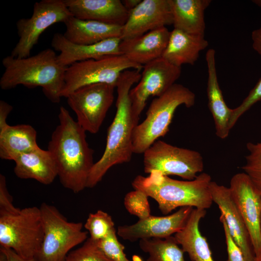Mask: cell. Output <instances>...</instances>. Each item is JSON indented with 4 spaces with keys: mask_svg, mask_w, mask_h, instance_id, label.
<instances>
[{
    "mask_svg": "<svg viewBox=\"0 0 261 261\" xmlns=\"http://www.w3.org/2000/svg\"><path fill=\"white\" fill-rule=\"evenodd\" d=\"M58 117L59 124L51 134L47 150L55 160L61 185L79 193L87 188L95 163L93 151L87 141L86 131L62 106Z\"/></svg>",
    "mask_w": 261,
    "mask_h": 261,
    "instance_id": "6da1fadb",
    "label": "cell"
},
{
    "mask_svg": "<svg viewBox=\"0 0 261 261\" xmlns=\"http://www.w3.org/2000/svg\"><path fill=\"white\" fill-rule=\"evenodd\" d=\"M140 72L127 70L119 76L116 86V113L107 130L104 151L91 170L87 188L96 186L112 166L129 162L131 160L133 153L132 133L138 124L132 116L129 92L132 86L140 80Z\"/></svg>",
    "mask_w": 261,
    "mask_h": 261,
    "instance_id": "7a4b0ae2",
    "label": "cell"
},
{
    "mask_svg": "<svg viewBox=\"0 0 261 261\" xmlns=\"http://www.w3.org/2000/svg\"><path fill=\"white\" fill-rule=\"evenodd\" d=\"M57 56L52 49L46 48L24 58L6 56L2 60L4 71L0 88L8 90L20 85L29 88L40 87L49 100L59 103L67 67L59 64Z\"/></svg>",
    "mask_w": 261,
    "mask_h": 261,
    "instance_id": "3957f363",
    "label": "cell"
},
{
    "mask_svg": "<svg viewBox=\"0 0 261 261\" xmlns=\"http://www.w3.org/2000/svg\"><path fill=\"white\" fill-rule=\"evenodd\" d=\"M211 181L210 175L206 173L193 180L182 181L154 171L146 177L137 175L131 184L134 189L154 199L161 212L166 215L179 207L209 208L213 202L209 188Z\"/></svg>",
    "mask_w": 261,
    "mask_h": 261,
    "instance_id": "277c9868",
    "label": "cell"
},
{
    "mask_svg": "<svg viewBox=\"0 0 261 261\" xmlns=\"http://www.w3.org/2000/svg\"><path fill=\"white\" fill-rule=\"evenodd\" d=\"M195 102V94L187 87L176 83L153 99L145 120L133 129V153H144L160 137L166 134L174 112L179 106L184 105L190 108Z\"/></svg>",
    "mask_w": 261,
    "mask_h": 261,
    "instance_id": "5b68a950",
    "label": "cell"
},
{
    "mask_svg": "<svg viewBox=\"0 0 261 261\" xmlns=\"http://www.w3.org/2000/svg\"><path fill=\"white\" fill-rule=\"evenodd\" d=\"M44 235L36 261H63L74 247L85 242L88 232L81 222H70L54 206L43 203L39 207Z\"/></svg>",
    "mask_w": 261,
    "mask_h": 261,
    "instance_id": "8992f818",
    "label": "cell"
},
{
    "mask_svg": "<svg viewBox=\"0 0 261 261\" xmlns=\"http://www.w3.org/2000/svg\"><path fill=\"white\" fill-rule=\"evenodd\" d=\"M39 207L20 209L14 214H0V245L25 259H35L43 239Z\"/></svg>",
    "mask_w": 261,
    "mask_h": 261,
    "instance_id": "52a82bcc",
    "label": "cell"
},
{
    "mask_svg": "<svg viewBox=\"0 0 261 261\" xmlns=\"http://www.w3.org/2000/svg\"><path fill=\"white\" fill-rule=\"evenodd\" d=\"M143 67L122 55L75 62L67 68L61 96L66 98L76 89L92 84L106 83L116 87L123 71L131 68L141 71Z\"/></svg>",
    "mask_w": 261,
    "mask_h": 261,
    "instance_id": "ba28073f",
    "label": "cell"
},
{
    "mask_svg": "<svg viewBox=\"0 0 261 261\" xmlns=\"http://www.w3.org/2000/svg\"><path fill=\"white\" fill-rule=\"evenodd\" d=\"M203 160L198 151L177 147L161 140L155 142L144 152V169L165 175H175L188 180L195 179L203 170Z\"/></svg>",
    "mask_w": 261,
    "mask_h": 261,
    "instance_id": "9c48e42d",
    "label": "cell"
},
{
    "mask_svg": "<svg viewBox=\"0 0 261 261\" xmlns=\"http://www.w3.org/2000/svg\"><path fill=\"white\" fill-rule=\"evenodd\" d=\"M72 16L64 0H42L35 2L31 16L16 22L19 40L11 56L18 58L30 56L31 50L45 29L55 23H64Z\"/></svg>",
    "mask_w": 261,
    "mask_h": 261,
    "instance_id": "30bf717a",
    "label": "cell"
},
{
    "mask_svg": "<svg viewBox=\"0 0 261 261\" xmlns=\"http://www.w3.org/2000/svg\"><path fill=\"white\" fill-rule=\"evenodd\" d=\"M114 85L96 83L82 87L67 97V103L75 113L77 122L86 131L97 133L114 99Z\"/></svg>",
    "mask_w": 261,
    "mask_h": 261,
    "instance_id": "8fae6325",
    "label": "cell"
},
{
    "mask_svg": "<svg viewBox=\"0 0 261 261\" xmlns=\"http://www.w3.org/2000/svg\"><path fill=\"white\" fill-rule=\"evenodd\" d=\"M143 69L137 85L129 92L132 116L137 124L148 98L163 94L175 84L181 73V68L162 57L144 65Z\"/></svg>",
    "mask_w": 261,
    "mask_h": 261,
    "instance_id": "7c38bea8",
    "label": "cell"
},
{
    "mask_svg": "<svg viewBox=\"0 0 261 261\" xmlns=\"http://www.w3.org/2000/svg\"><path fill=\"white\" fill-rule=\"evenodd\" d=\"M229 188L248 231L255 257H261V199L249 177L244 172L234 174Z\"/></svg>",
    "mask_w": 261,
    "mask_h": 261,
    "instance_id": "4fadbf2b",
    "label": "cell"
},
{
    "mask_svg": "<svg viewBox=\"0 0 261 261\" xmlns=\"http://www.w3.org/2000/svg\"><path fill=\"white\" fill-rule=\"evenodd\" d=\"M193 208L181 207L176 212L164 217H149L130 225L119 226L117 233L125 240L135 242L150 238H166L175 234L186 225Z\"/></svg>",
    "mask_w": 261,
    "mask_h": 261,
    "instance_id": "5bb4252c",
    "label": "cell"
},
{
    "mask_svg": "<svg viewBox=\"0 0 261 261\" xmlns=\"http://www.w3.org/2000/svg\"><path fill=\"white\" fill-rule=\"evenodd\" d=\"M169 0H142L130 12L122 26L121 40L142 35L150 31L173 25Z\"/></svg>",
    "mask_w": 261,
    "mask_h": 261,
    "instance_id": "9a60e30c",
    "label": "cell"
},
{
    "mask_svg": "<svg viewBox=\"0 0 261 261\" xmlns=\"http://www.w3.org/2000/svg\"><path fill=\"white\" fill-rule=\"evenodd\" d=\"M209 188L213 202L218 205L231 235L242 250L245 259L254 261L255 255L248 231L229 188L211 181Z\"/></svg>",
    "mask_w": 261,
    "mask_h": 261,
    "instance_id": "2e32d148",
    "label": "cell"
},
{
    "mask_svg": "<svg viewBox=\"0 0 261 261\" xmlns=\"http://www.w3.org/2000/svg\"><path fill=\"white\" fill-rule=\"evenodd\" d=\"M120 38H111L88 45H79L67 40L63 34L56 33L51 40V46L60 52L57 56L60 64L68 67L79 61L97 59L106 56L120 55Z\"/></svg>",
    "mask_w": 261,
    "mask_h": 261,
    "instance_id": "e0dca14e",
    "label": "cell"
},
{
    "mask_svg": "<svg viewBox=\"0 0 261 261\" xmlns=\"http://www.w3.org/2000/svg\"><path fill=\"white\" fill-rule=\"evenodd\" d=\"M170 35L168 29L163 27L139 36L121 40L120 54L132 62L144 66L162 57Z\"/></svg>",
    "mask_w": 261,
    "mask_h": 261,
    "instance_id": "ac0fdd59",
    "label": "cell"
},
{
    "mask_svg": "<svg viewBox=\"0 0 261 261\" xmlns=\"http://www.w3.org/2000/svg\"><path fill=\"white\" fill-rule=\"evenodd\" d=\"M72 16L123 26L130 12L120 0H64Z\"/></svg>",
    "mask_w": 261,
    "mask_h": 261,
    "instance_id": "d6986e66",
    "label": "cell"
},
{
    "mask_svg": "<svg viewBox=\"0 0 261 261\" xmlns=\"http://www.w3.org/2000/svg\"><path fill=\"white\" fill-rule=\"evenodd\" d=\"M208 78L207 96L208 106L214 119L216 134L219 138H226L231 130L229 122L232 109L227 105L219 87L217 73L215 51L211 48L205 55Z\"/></svg>",
    "mask_w": 261,
    "mask_h": 261,
    "instance_id": "ffe728a7",
    "label": "cell"
},
{
    "mask_svg": "<svg viewBox=\"0 0 261 261\" xmlns=\"http://www.w3.org/2000/svg\"><path fill=\"white\" fill-rule=\"evenodd\" d=\"M14 171L21 179H32L44 185L51 184L58 176L55 160L48 150L39 147L18 156Z\"/></svg>",
    "mask_w": 261,
    "mask_h": 261,
    "instance_id": "44dd1931",
    "label": "cell"
},
{
    "mask_svg": "<svg viewBox=\"0 0 261 261\" xmlns=\"http://www.w3.org/2000/svg\"><path fill=\"white\" fill-rule=\"evenodd\" d=\"M64 24V37L77 44H92L109 39L121 37L122 26L95 20H82L73 16Z\"/></svg>",
    "mask_w": 261,
    "mask_h": 261,
    "instance_id": "7402d4cb",
    "label": "cell"
},
{
    "mask_svg": "<svg viewBox=\"0 0 261 261\" xmlns=\"http://www.w3.org/2000/svg\"><path fill=\"white\" fill-rule=\"evenodd\" d=\"M208 45L204 36L191 34L174 29L170 31L167 46L162 58L178 67L184 64L193 65L200 52Z\"/></svg>",
    "mask_w": 261,
    "mask_h": 261,
    "instance_id": "603a6c76",
    "label": "cell"
},
{
    "mask_svg": "<svg viewBox=\"0 0 261 261\" xmlns=\"http://www.w3.org/2000/svg\"><path fill=\"white\" fill-rule=\"evenodd\" d=\"M206 210L193 208L185 227L174 234V238L192 261H215L206 239L199 229Z\"/></svg>",
    "mask_w": 261,
    "mask_h": 261,
    "instance_id": "cb8c5ba5",
    "label": "cell"
},
{
    "mask_svg": "<svg viewBox=\"0 0 261 261\" xmlns=\"http://www.w3.org/2000/svg\"><path fill=\"white\" fill-rule=\"evenodd\" d=\"M174 29L204 36V12L210 0H169Z\"/></svg>",
    "mask_w": 261,
    "mask_h": 261,
    "instance_id": "d4e9b609",
    "label": "cell"
},
{
    "mask_svg": "<svg viewBox=\"0 0 261 261\" xmlns=\"http://www.w3.org/2000/svg\"><path fill=\"white\" fill-rule=\"evenodd\" d=\"M37 131L31 125H8L0 131V158L14 160L23 153L38 147Z\"/></svg>",
    "mask_w": 261,
    "mask_h": 261,
    "instance_id": "484cf974",
    "label": "cell"
},
{
    "mask_svg": "<svg viewBox=\"0 0 261 261\" xmlns=\"http://www.w3.org/2000/svg\"><path fill=\"white\" fill-rule=\"evenodd\" d=\"M174 236L139 240L140 249L148 255L147 261H185L182 248Z\"/></svg>",
    "mask_w": 261,
    "mask_h": 261,
    "instance_id": "4316f807",
    "label": "cell"
},
{
    "mask_svg": "<svg viewBox=\"0 0 261 261\" xmlns=\"http://www.w3.org/2000/svg\"><path fill=\"white\" fill-rule=\"evenodd\" d=\"M84 227L89 233V238L95 242L104 238L111 232L116 231L112 217L101 210L90 213Z\"/></svg>",
    "mask_w": 261,
    "mask_h": 261,
    "instance_id": "83f0119b",
    "label": "cell"
},
{
    "mask_svg": "<svg viewBox=\"0 0 261 261\" xmlns=\"http://www.w3.org/2000/svg\"><path fill=\"white\" fill-rule=\"evenodd\" d=\"M246 148L248 153L245 157L242 169L249 177L261 199V142H248Z\"/></svg>",
    "mask_w": 261,
    "mask_h": 261,
    "instance_id": "f1b7e54d",
    "label": "cell"
},
{
    "mask_svg": "<svg viewBox=\"0 0 261 261\" xmlns=\"http://www.w3.org/2000/svg\"><path fill=\"white\" fill-rule=\"evenodd\" d=\"M148 197L145 193L140 190L134 189L128 192L124 200L126 209L139 219L149 217L151 211Z\"/></svg>",
    "mask_w": 261,
    "mask_h": 261,
    "instance_id": "f546056e",
    "label": "cell"
},
{
    "mask_svg": "<svg viewBox=\"0 0 261 261\" xmlns=\"http://www.w3.org/2000/svg\"><path fill=\"white\" fill-rule=\"evenodd\" d=\"M63 261H112L88 238L80 247L69 252Z\"/></svg>",
    "mask_w": 261,
    "mask_h": 261,
    "instance_id": "4dcf8cb0",
    "label": "cell"
},
{
    "mask_svg": "<svg viewBox=\"0 0 261 261\" xmlns=\"http://www.w3.org/2000/svg\"><path fill=\"white\" fill-rule=\"evenodd\" d=\"M95 242L103 253L112 261H130L124 252V246L117 238L116 231Z\"/></svg>",
    "mask_w": 261,
    "mask_h": 261,
    "instance_id": "1f68e13d",
    "label": "cell"
},
{
    "mask_svg": "<svg viewBox=\"0 0 261 261\" xmlns=\"http://www.w3.org/2000/svg\"><path fill=\"white\" fill-rule=\"evenodd\" d=\"M261 101V78L247 96L237 107L232 109L229 127L231 130L240 117L250 109L255 104Z\"/></svg>",
    "mask_w": 261,
    "mask_h": 261,
    "instance_id": "d6a6232c",
    "label": "cell"
},
{
    "mask_svg": "<svg viewBox=\"0 0 261 261\" xmlns=\"http://www.w3.org/2000/svg\"><path fill=\"white\" fill-rule=\"evenodd\" d=\"M219 220L222 225L225 237L228 254L227 261H246L242 250L231 235L225 219L221 214Z\"/></svg>",
    "mask_w": 261,
    "mask_h": 261,
    "instance_id": "836d02e7",
    "label": "cell"
},
{
    "mask_svg": "<svg viewBox=\"0 0 261 261\" xmlns=\"http://www.w3.org/2000/svg\"><path fill=\"white\" fill-rule=\"evenodd\" d=\"M20 209L15 207L7 189L6 177L0 174V214H10L18 212Z\"/></svg>",
    "mask_w": 261,
    "mask_h": 261,
    "instance_id": "e575fe53",
    "label": "cell"
},
{
    "mask_svg": "<svg viewBox=\"0 0 261 261\" xmlns=\"http://www.w3.org/2000/svg\"><path fill=\"white\" fill-rule=\"evenodd\" d=\"M13 109V106L6 102L0 101V131L7 127L6 119L8 115Z\"/></svg>",
    "mask_w": 261,
    "mask_h": 261,
    "instance_id": "d590c367",
    "label": "cell"
},
{
    "mask_svg": "<svg viewBox=\"0 0 261 261\" xmlns=\"http://www.w3.org/2000/svg\"><path fill=\"white\" fill-rule=\"evenodd\" d=\"M251 39L253 49L261 56V27L252 32Z\"/></svg>",
    "mask_w": 261,
    "mask_h": 261,
    "instance_id": "8d00e7d4",
    "label": "cell"
},
{
    "mask_svg": "<svg viewBox=\"0 0 261 261\" xmlns=\"http://www.w3.org/2000/svg\"><path fill=\"white\" fill-rule=\"evenodd\" d=\"M0 251H2L6 255L8 261H36L35 259H25L10 248L0 246Z\"/></svg>",
    "mask_w": 261,
    "mask_h": 261,
    "instance_id": "74e56055",
    "label": "cell"
},
{
    "mask_svg": "<svg viewBox=\"0 0 261 261\" xmlns=\"http://www.w3.org/2000/svg\"><path fill=\"white\" fill-rule=\"evenodd\" d=\"M142 0H121L125 7L130 12L136 8Z\"/></svg>",
    "mask_w": 261,
    "mask_h": 261,
    "instance_id": "f35d334b",
    "label": "cell"
},
{
    "mask_svg": "<svg viewBox=\"0 0 261 261\" xmlns=\"http://www.w3.org/2000/svg\"><path fill=\"white\" fill-rule=\"evenodd\" d=\"M0 261H8L6 255L1 251H0Z\"/></svg>",
    "mask_w": 261,
    "mask_h": 261,
    "instance_id": "ab89813d",
    "label": "cell"
},
{
    "mask_svg": "<svg viewBox=\"0 0 261 261\" xmlns=\"http://www.w3.org/2000/svg\"><path fill=\"white\" fill-rule=\"evenodd\" d=\"M252 1H253V2L255 3L258 6L261 7V0H253Z\"/></svg>",
    "mask_w": 261,
    "mask_h": 261,
    "instance_id": "60d3db41",
    "label": "cell"
},
{
    "mask_svg": "<svg viewBox=\"0 0 261 261\" xmlns=\"http://www.w3.org/2000/svg\"><path fill=\"white\" fill-rule=\"evenodd\" d=\"M254 261H261V257H256Z\"/></svg>",
    "mask_w": 261,
    "mask_h": 261,
    "instance_id": "b9f144b4",
    "label": "cell"
},
{
    "mask_svg": "<svg viewBox=\"0 0 261 261\" xmlns=\"http://www.w3.org/2000/svg\"><path fill=\"white\" fill-rule=\"evenodd\" d=\"M260 228H261V218H260Z\"/></svg>",
    "mask_w": 261,
    "mask_h": 261,
    "instance_id": "7bdbcfd3",
    "label": "cell"
},
{
    "mask_svg": "<svg viewBox=\"0 0 261 261\" xmlns=\"http://www.w3.org/2000/svg\"></svg>",
    "mask_w": 261,
    "mask_h": 261,
    "instance_id": "ee69618b",
    "label": "cell"
}]
</instances>
